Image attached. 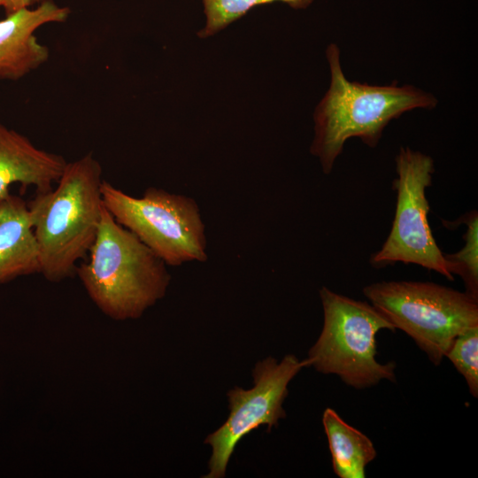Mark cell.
<instances>
[{"label": "cell", "mask_w": 478, "mask_h": 478, "mask_svg": "<svg viewBox=\"0 0 478 478\" xmlns=\"http://www.w3.org/2000/svg\"><path fill=\"white\" fill-rule=\"evenodd\" d=\"M326 57L330 85L314 112L315 135L311 145V153L319 158L326 174L350 138L358 137L374 148L392 120L413 109H433L437 104L433 95L411 85L398 87L394 81L377 86L349 81L335 43L328 46Z\"/></svg>", "instance_id": "obj_2"}, {"label": "cell", "mask_w": 478, "mask_h": 478, "mask_svg": "<svg viewBox=\"0 0 478 478\" xmlns=\"http://www.w3.org/2000/svg\"><path fill=\"white\" fill-rule=\"evenodd\" d=\"M68 7L44 0L35 9L23 8L0 20V81H17L47 62L50 51L35 31L51 22H64Z\"/></svg>", "instance_id": "obj_9"}, {"label": "cell", "mask_w": 478, "mask_h": 478, "mask_svg": "<svg viewBox=\"0 0 478 478\" xmlns=\"http://www.w3.org/2000/svg\"><path fill=\"white\" fill-rule=\"evenodd\" d=\"M44 0H0V8H3L5 15L13 13L23 8L41 4Z\"/></svg>", "instance_id": "obj_16"}, {"label": "cell", "mask_w": 478, "mask_h": 478, "mask_svg": "<svg viewBox=\"0 0 478 478\" xmlns=\"http://www.w3.org/2000/svg\"><path fill=\"white\" fill-rule=\"evenodd\" d=\"M395 162V216L388 237L370 262L376 268L397 262L415 264L452 281L449 263L428 220L430 207L426 189L432 184L434 161L427 154L401 147Z\"/></svg>", "instance_id": "obj_7"}, {"label": "cell", "mask_w": 478, "mask_h": 478, "mask_svg": "<svg viewBox=\"0 0 478 478\" xmlns=\"http://www.w3.org/2000/svg\"><path fill=\"white\" fill-rule=\"evenodd\" d=\"M89 258L76 267L88 296L114 320L139 319L163 298L171 276L166 263L104 205Z\"/></svg>", "instance_id": "obj_3"}, {"label": "cell", "mask_w": 478, "mask_h": 478, "mask_svg": "<svg viewBox=\"0 0 478 478\" xmlns=\"http://www.w3.org/2000/svg\"><path fill=\"white\" fill-rule=\"evenodd\" d=\"M315 0H203L205 26L197 33L200 38H207L242 18L252 8L281 2L293 9L310 6Z\"/></svg>", "instance_id": "obj_13"}, {"label": "cell", "mask_w": 478, "mask_h": 478, "mask_svg": "<svg viewBox=\"0 0 478 478\" xmlns=\"http://www.w3.org/2000/svg\"><path fill=\"white\" fill-rule=\"evenodd\" d=\"M467 229L464 235L463 248L451 254H444L450 272L459 275L465 282L466 291L478 298V215L472 211L463 217Z\"/></svg>", "instance_id": "obj_14"}, {"label": "cell", "mask_w": 478, "mask_h": 478, "mask_svg": "<svg viewBox=\"0 0 478 478\" xmlns=\"http://www.w3.org/2000/svg\"><path fill=\"white\" fill-rule=\"evenodd\" d=\"M40 273L39 249L27 204L9 194L0 199V285Z\"/></svg>", "instance_id": "obj_11"}, {"label": "cell", "mask_w": 478, "mask_h": 478, "mask_svg": "<svg viewBox=\"0 0 478 478\" xmlns=\"http://www.w3.org/2000/svg\"><path fill=\"white\" fill-rule=\"evenodd\" d=\"M379 312L439 365L454 339L478 326V298L428 281L374 282L363 289Z\"/></svg>", "instance_id": "obj_4"}, {"label": "cell", "mask_w": 478, "mask_h": 478, "mask_svg": "<svg viewBox=\"0 0 478 478\" xmlns=\"http://www.w3.org/2000/svg\"><path fill=\"white\" fill-rule=\"evenodd\" d=\"M103 204L114 220L133 232L166 265L207 259L206 236L191 197L157 188L132 197L103 180Z\"/></svg>", "instance_id": "obj_6"}, {"label": "cell", "mask_w": 478, "mask_h": 478, "mask_svg": "<svg viewBox=\"0 0 478 478\" xmlns=\"http://www.w3.org/2000/svg\"><path fill=\"white\" fill-rule=\"evenodd\" d=\"M307 358L299 360L287 354L281 361L268 357L258 361L253 370V387H235L227 392L229 415L223 425L210 434L204 443L212 447L209 472L204 478H222L235 448L241 439L259 426L267 432L286 417L282 407L290 381L305 366Z\"/></svg>", "instance_id": "obj_8"}, {"label": "cell", "mask_w": 478, "mask_h": 478, "mask_svg": "<svg viewBox=\"0 0 478 478\" xmlns=\"http://www.w3.org/2000/svg\"><path fill=\"white\" fill-rule=\"evenodd\" d=\"M66 164L61 155L37 148L27 137L0 122V199L17 182L24 187L34 185L36 192L51 189Z\"/></svg>", "instance_id": "obj_10"}, {"label": "cell", "mask_w": 478, "mask_h": 478, "mask_svg": "<svg viewBox=\"0 0 478 478\" xmlns=\"http://www.w3.org/2000/svg\"><path fill=\"white\" fill-rule=\"evenodd\" d=\"M102 166L88 153L67 162L57 187L36 192L27 204L41 273L50 282L72 277L98 233L104 208Z\"/></svg>", "instance_id": "obj_1"}, {"label": "cell", "mask_w": 478, "mask_h": 478, "mask_svg": "<svg viewBox=\"0 0 478 478\" xmlns=\"http://www.w3.org/2000/svg\"><path fill=\"white\" fill-rule=\"evenodd\" d=\"M465 378L474 397H478V326L459 335L445 354Z\"/></svg>", "instance_id": "obj_15"}, {"label": "cell", "mask_w": 478, "mask_h": 478, "mask_svg": "<svg viewBox=\"0 0 478 478\" xmlns=\"http://www.w3.org/2000/svg\"><path fill=\"white\" fill-rule=\"evenodd\" d=\"M324 321L321 333L308 352V361L318 372L335 374L347 385L365 389L382 380L396 382L394 362L377 361L376 334L395 331L389 320L373 305L320 290Z\"/></svg>", "instance_id": "obj_5"}, {"label": "cell", "mask_w": 478, "mask_h": 478, "mask_svg": "<svg viewBox=\"0 0 478 478\" xmlns=\"http://www.w3.org/2000/svg\"><path fill=\"white\" fill-rule=\"evenodd\" d=\"M322 423L334 473L340 478H364L366 466L376 457L372 441L331 408L325 409Z\"/></svg>", "instance_id": "obj_12"}]
</instances>
